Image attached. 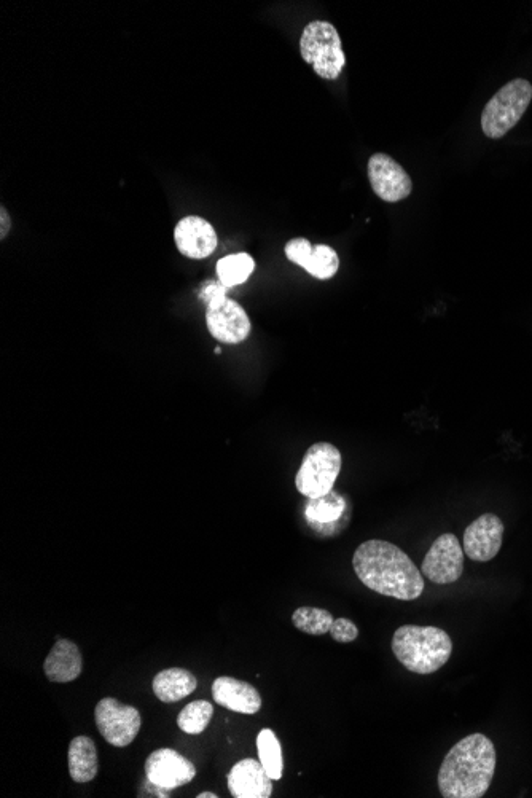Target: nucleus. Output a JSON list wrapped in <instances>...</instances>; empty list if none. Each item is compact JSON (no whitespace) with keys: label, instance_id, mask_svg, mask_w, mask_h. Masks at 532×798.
I'll use <instances>...</instances> for the list:
<instances>
[{"label":"nucleus","instance_id":"7ed1b4c3","mask_svg":"<svg viewBox=\"0 0 532 798\" xmlns=\"http://www.w3.org/2000/svg\"><path fill=\"white\" fill-rule=\"evenodd\" d=\"M392 652L415 674L437 673L453 654L450 634L437 626L403 625L394 633Z\"/></svg>","mask_w":532,"mask_h":798},{"label":"nucleus","instance_id":"0eeeda50","mask_svg":"<svg viewBox=\"0 0 532 798\" xmlns=\"http://www.w3.org/2000/svg\"><path fill=\"white\" fill-rule=\"evenodd\" d=\"M96 727L107 743L115 748H126L136 740L141 730V712L115 698H104L94 711Z\"/></svg>","mask_w":532,"mask_h":798},{"label":"nucleus","instance_id":"9b49d317","mask_svg":"<svg viewBox=\"0 0 532 798\" xmlns=\"http://www.w3.org/2000/svg\"><path fill=\"white\" fill-rule=\"evenodd\" d=\"M145 775L153 786L171 791L193 781L196 768L184 755L174 749L163 748L147 757Z\"/></svg>","mask_w":532,"mask_h":798},{"label":"nucleus","instance_id":"dca6fc26","mask_svg":"<svg viewBox=\"0 0 532 798\" xmlns=\"http://www.w3.org/2000/svg\"><path fill=\"white\" fill-rule=\"evenodd\" d=\"M212 697L217 705L247 716L257 714L262 709L259 690L249 682L239 681L235 677H217L212 684Z\"/></svg>","mask_w":532,"mask_h":798},{"label":"nucleus","instance_id":"9d476101","mask_svg":"<svg viewBox=\"0 0 532 798\" xmlns=\"http://www.w3.org/2000/svg\"><path fill=\"white\" fill-rule=\"evenodd\" d=\"M367 171L373 192L386 203L405 200L413 192V182L407 171L386 153L372 155Z\"/></svg>","mask_w":532,"mask_h":798},{"label":"nucleus","instance_id":"20e7f679","mask_svg":"<svg viewBox=\"0 0 532 798\" xmlns=\"http://www.w3.org/2000/svg\"><path fill=\"white\" fill-rule=\"evenodd\" d=\"M300 53L321 79L337 80L346 66L340 34L329 21H311L303 29Z\"/></svg>","mask_w":532,"mask_h":798},{"label":"nucleus","instance_id":"f257e3e1","mask_svg":"<svg viewBox=\"0 0 532 798\" xmlns=\"http://www.w3.org/2000/svg\"><path fill=\"white\" fill-rule=\"evenodd\" d=\"M356 576L365 587L399 601L423 595V572L410 556L388 540L372 539L357 547L353 556Z\"/></svg>","mask_w":532,"mask_h":798},{"label":"nucleus","instance_id":"ddd939ff","mask_svg":"<svg viewBox=\"0 0 532 798\" xmlns=\"http://www.w3.org/2000/svg\"><path fill=\"white\" fill-rule=\"evenodd\" d=\"M286 257L321 281L332 279L340 268V257L335 249L325 244L313 246L306 238L290 239L286 244Z\"/></svg>","mask_w":532,"mask_h":798},{"label":"nucleus","instance_id":"c85d7f7f","mask_svg":"<svg viewBox=\"0 0 532 798\" xmlns=\"http://www.w3.org/2000/svg\"><path fill=\"white\" fill-rule=\"evenodd\" d=\"M216 354L217 356H220V354H222V349L216 348Z\"/></svg>","mask_w":532,"mask_h":798},{"label":"nucleus","instance_id":"2eb2a0df","mask_svg":"<svg viewBox=\"0 0 532 798\" xmlns=\"http://www.w3.org/2000/svg\"><path fill=\"white\" fill-rule=\"evenodd\" d=\"M227 783L235 798H270L273 794V779L262 762L254 759L239 760L228 773Z\"/></svg>","mask_w":532,"mask_h":798},{"label":"nucleus","instance_id":"aec40b11","mask_svg":"<svg viewBox=\"0 0 532 798\" xmlns=\"http://www.w3.org/2000/svg\"><path fill=\"white\" fill-rule=\"evenodd\" d=\"M346 501L345 497L330 491L325 496L310 499L306 505L305 515L306 520L310 521L313 526H332L341 520L345 515Z\"/></svg>","mask_w":532,"mask_h":798},{"label":"nucleus","instance_id":"6ab92c4d","mask_svg":"<svg viewBox=\"0 0 532 798\" xmlns=\"http://www.w3.org/2000/svg\"><path fill=\"white\" fill-rule=\"evenodd\" d=\"M99 770L98 751L90 736H77L69 744V775L74 783H90Z\"/></svg>","mask_w":532,"mask_h":798},{"label":"nucleus","instance_id":"412c9836","mask_svg":"<svg viewBox=\"0 0 532 798\" xmlns=\"http://www.w3.org/2000/svg\"><path fill=\"white\" fill-rule=\"evenodd\" d=\"M216 270L219 281L223 286L231 289V287L241 286L251 278V274L255 270V260L246 252L227 255L217 262Z\"/></svg>","mask_w":532,"mask_h":798},{"label":"nucleus","instance_id":"393cba45","mask_svg":"<svg viewBox=\"0 0 532 798\" xmlns=\"http://www.w3.org/2000/svg\"><path fill=\"white\" fill-rule=\"evenodd\" d=\"M329 633L332 634V638L335 641L341 642V644H349V642L356 641L357 636H359V628L351 620L340 617V619L333 620Z\"/></svg>","mask_w":532,"mask_h":798},{"label":"nucleus","instance_id":"bb28decb","mask_svg":"<svg viewBox=\"0 0 532 798\" xmlns=\"http://www.w3.org/2000/svg\"><path fill=\"white\" fill-rule=\"evenodd\" d=\"M10 227H12V223H10V217H8L7 209L2 206V208H0V239L7 238Z\"/></svg>","mask_w":532,"mask_h":798},{"label":"nucleus","instance_id":"5701e85b","mask_svg":"<svg viewBox=\"0 0 532 798\" xmlns=\"http://www.w3.org/2000/svg\"><path fill=\"white\" fill-rule=\"evenodd\" d=\"M214 716V706L206 700L192 701L177 716V725L188 735H200Z\"/></svg>","mask_w":532,"mask_h":798},{"label":"nucleus","instance_id":"4468645a","mask_svg":"<svg viewBox=\"0 0 532 798\" xmlns=\"http://www.w3.org/2000/svg\"><path fill=\"white\" fill-rule=\"evenodd\" d=\"M174 241L180 254L193 260L208 259L219 244L214 227L208 220L198 216L184 217L177 223L174 228Z\"/></svg>","mask_w":532,"mask_h":798},{"label":"nucleus","instance_id":"b1692460","mask_svg":"<svg viewBox=\"0 0 532 798\" xmlns=\"http://www.w3.org/2000/svg\"><path fill=\"white\" fill-rule=\"evenodd\" d=\"M333 620L335 619L329 611L319 609V607H298L292 615L295 628L302 633L311 634V636H322V634L329 633Z\"/></svg>","mask_w":532,"mask_h":798},{"label":"nucleus","instance_id":"cd10ccee","mask_svg":"<svg viewBox=\"0 0 532 798\" xmlns=\"http://www.w3.org/2000/svg\"><path fill=\"white\" fill-rule=\"evenodd\" d=\"M217 797H219V795L214 794V792H201V794L198 795V798H217Z\"/></svg>","mask_w":532,"mask_h":798},{"label":"nucleus","instance_id":"a878e982","mask_svg":"<svg viewBox=\"0 0 532 798\" xmlns=\"http://www.w3.org/2000/svg\"><path fill=\"white\" fill-rule=\"evenodd\" d=\"M227 286H223L222 282H209L208 286L204 287L203 292H201L200 298L203 300L206 305H208L211 300L214 298L223 297V295H227Z\"/></svg>","mask_w":532,"mask_h":798},{"label":"nucleus","instance_id":"1a4fd4ad","mask_svg":"<svg viewBox=\"0 0 532 798\" xmlns=\"http://www.w3.org/2000/svg\"><path fill=\"white\" fill-rule=\"evenodd\" d=\"M464 548L454 534H442L426 553L421 572L437 585H448L461 579L464 571Z\"/></svg>","mask_w":532,"mask_h":798},{"label":"nucleus","instance_id":"a211bd4d","mask_svg":"<svg viewBox=\"0 0 532 798\" xmlns=\"http://www.w3.org/2000/svg\"><path fill=\"white\" fill-rule=\"evenodd\" d=\"M152 687L158 700L163 703H177L195 692L198 681L188 669L169 668L155 676Z\"/></svg>","mask_w":532,"mask_h":798},{"label":"nucleus","instance_id":"4be33fe9","mask_svg":"<svg viewBox=\"0 0 532 798\" xmlns=\"http://www.w3.org/2000/svg\"><path fill=\"white\" fill-rule=\"evenodd\" d=\"M257 751H259L260 762L265 767L268 776L273 781H279L282 778V770H284V760H282V749L278 736L274 735L270 728H263L257 736Z\"/></svg>","mask_w":532,"mask_h":798},{"label":"nucleus","instance_id":"423d86ee","mask_svg":"<svg viewBox=\"0 0 532 798\" xmlns=\"http://www.w3.org/2000/svg\"><path fill=\"white\" fill-rule=\"evenodd\" d=\"M341 464L343 458L337 446L329 442L314 443L310 446V450L306 451L302 466L295 477L298 493L308 499L329 494L333 491V486L340 475Z\"/></svg>","mask_w":532,"mask_h":798},{"label":"nucleus","instance_id":"f03ea898","mask_svg":"<svg viewBox=\"0 0 532 798\" xmlns=\"http://www.w3.org/2000/svg\"><path fill=\"white\" fill-rule=\"evenodd\" d=\"M496 773V748L483 733L462 738L443 759L439 791L445 798H482Z\"/></svg>","mask_w":532,"mask_h":798},{"label":"nucleus","instance_id":"f3484780","mask_svg":"<svg viewBox=\"0 0 532 798\" xmlns=\"http://www.w3.org/2000/svg\"><path fill=\"white\" fill-rule=\"evenodd\" d=\"M83 657L79 646L69 639H58L45 658L44 671L48 681L66 684L82 674Z\"/></svg>","mask_w":532,"mask_h":798},{"label":"nucleus","instance_id":"39448f33","mask_svg":"<svg viewBox=\"0 0 532 798\" xmlns=\"http://www.w3.org/2000/svg\"><path fill=\"white\" fill-rule=\"evenodd\" d=\"M532 101V85L525 79L507 83L489 99L482 114V130L489 139H501L517 126Z\"/></svg>","mask_w":532,"mask_h":798},{"label":"nucleus","instance_id":"6e6552de","mask_svg":"<svg viewBox=\"0 0 532 798\" xmlns=\"http://www.w3.org/2000/svg\"><path fill=\"white\" fill-rule=\"evenodd\" d=\"M206 325L212 337L227 345L243 343L252 332L251 319L243 306L227 295L214 298L208 303Z\"/></svg>","mask_w":532,"mask_h":798},{"label":"nucleus","instance_id":"f8f14e48","mask_svg":"<svg viewBox=\"0 0 532 798\" xmlns=\"http://www.w3.org/2000/svg\"><path fill=\"white\" fill-rule=\"evenodd\" d=\"M504 523L493 513H485L470 523L464 532L462 548L470 560L486 563L496 558L502 547Z\"/></svg>","mask_w":532,"mask_h":798}]
</instances>
